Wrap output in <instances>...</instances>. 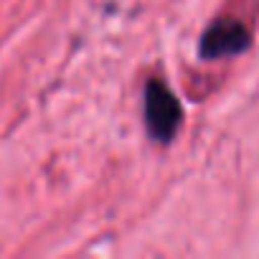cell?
Segmentation results:
<instances>
[{
  "label": "cell",
  "instance_id": "6da1fadb",
  "mask_svg": "<svg viewBox=\"0 0 259 259\" xmlns=\"http://www.w3.org/2000/svg\"><path fill=\"white\" fill-rule=\"evenodd\" d=\"M181 119H183V112H181L176 94L163 81H155V79L148 81V87H145V122H148L150 135L158 143H168L176 135V130L181 127Z\"/></svg>",
  "mask_w": 259,
  "mask_h": 259
},
{
  "label": "cell",
  "instance_id": "7a4b0ae2",
  "mask_svg": "<svg viewBox=\"0 0 259 259\" xmlns=\"http://www.w3.org/2000/svg\"><path fill=\"white\" fill-rule=\"evenodd\" d=\"M251 46L249 28L236 18H219L213 21L201 38V56L203 59H221V56H236Z\"/></svg>",
  "mask_w": 259,
  "mask_h": 259
}]
</instances>
